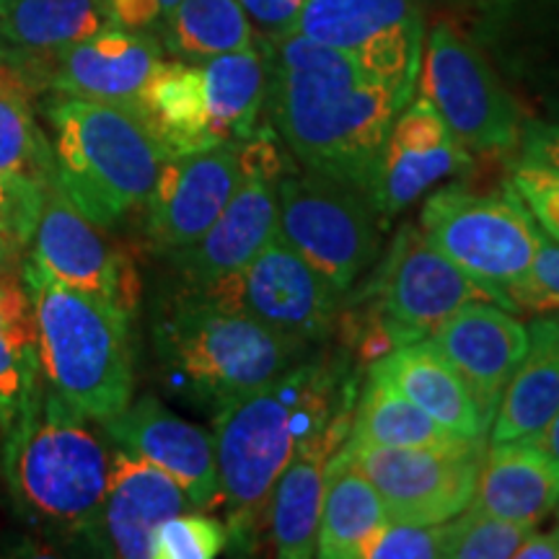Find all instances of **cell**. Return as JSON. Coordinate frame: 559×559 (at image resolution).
I'll use <instances>...</instances> for the list:
<instances>
[{
  "label": "cell",
  "instance_id": "1",
  "mask_svg": "<svg viewBox=\"0 0 559 559\" xmlns=\"http://www.w3.org/2000/svg\"><path fill=\"white\" fill-rule=\"evenodd\" d=\"M264 55L272 122L283 143L306 169L366 194L391 122L409 96L298 32L264 45Z\"/></svg>",
  "mask_w": 559,
  "mask_h": 559
},
{
  "label": "cell",
  "instance_id": "2",
  "mask_svg": "<svg viewBox=\"0 0 559 559\" xmlns=\"http://www.w3.org/2000/svg\"><path fill=\"white\" fill-rule=\"evenodd\" d=\"M353 407V383L342 366L313 360L290 366L267 386L215 412V508L226 510L228 536H260L272 489L290 459Z\"/></svg>",
  "mask_w": 559,
  "mask_h": 559
},
{
  "label": "cell",
  "instance_id": "3",
  "mask_svg": "<svg viewBox=\"0 0 559 559\" xmlns=\"http://www.w3.org/2000/svg\"><path fill=\"white\" fill-rule=\"evenodd\" d=\"M107 445L39 383L3 432V474L19 515L58 536H88L109 481Z\"/></svg>",
  "mask_w": 559,
  "mask_h": 559
},
{
  "label": "cell",
  "instance_id": "4",
  "mask_svg": "<svg viewBox=\"0 0 559 559\" xmlns=\"http://www.w3.org/2000/svg\"><path fill=\"white\" fill-rule=\"evenodd\" d=\"M58 185L99 228L143 205L169 158L138 109L58 94L47 104Z\"/></svg>",
  "mask_w": 559,
  "mask_h": 559
},
{
  "label": "cell",
  "instance_id": "5",
  "mask_svg": "<svg viewBox=\"0 0 559 559\" xmlns=\"http://www.w3.org/2000/svg\"><path fill=\"white\" fill-rule=\"evenodd\" d=\"M21 277L34 304L45 386L94 423L120 415L135 383L130 313L55 283L32 262Z\"/></svg>",
  "mask_w": 559,
  "mask_h": 559
},
{
  "label": "cell",
  "instance_id": "6",
  "mask_svg": "<svg viewBox=\"0 0 559 559\" xmlns=\"http://www.w3.org/2000/svg\"><path fill=\"white\" fill-rule=\"evenodd\" d=\"M296 342L243 313L181 296L156 324V353L177 389L221 412L267 386L298 355Z\"/></svg>",
  "mask_w": 559,
  "mask_h": 559
},
{
  "label": "cell",
  "instance_id": "7",
  "mask_svg": "<svg viewBox=\"0 0 559 559\" xmlns=\"http://www.w3.org/2000/svg\"><path fill=\"white\" fill-rule=\"evenodd\" d=\"M419 234L477 280L498 306L502 290L531 270L544 239L513 185L495 192H474L464 185L440 187L425 200Z\"/></svg>",
  "mask_w": 559,
  "mask_h": 559
},
{
  "label": "cell",
  "instance_id": "8",
  "mask_svg": "<svg viewBox=\"0 0 559 559\" xmlns=\"http://www.w3.org/2000/svg\"><path fill=\"white\" fill-rule=\"evenodd\" d=\"M479 300L495 304L477 280L432 249L423 234L404 228L376 275L368 313L353 324L360 360L373 362L394 347L432 337L443 321Z\"/></svg>",
  "mask_w": 559,
  "mask_h": 559
},
{
  "label": "cell",
  "instance_id": "9",
  "mask_svg": "<svg viewBox=\"0 0 559 559\" xmlns=\"http://www.w3.org/2000/svg\"><path fill=\"white\" fill-rule=\"evenodd\" d=\"M419 94L440 111L449 130L469 151L506 153L519 148L523 104L502 83L485 50L449 21L428 32L419 60Z\"/></svg>",
  "mask_w": 559,
  "mask_h": 559
},
{
  "label": "cell",
  "instance_id": "10",
  "mask_svg": "<svg viewBox=\"0 0 559 559\" xmlns=\"http://www.w3.org/2000/svg\"><path fill=\"white\" fill-rule=\"evenodd\" d=\"M277 236L334 290L347 293L379 257V215L345 181L306 169L277 181Z\"/></svg>",
  "mask_w": 559,
  "mask_h": 559
},
{
  "label": "cell",
  "instance_id": "11",
  "mask_svg": "<svg viewBox=\"0 0 559 559\" xmlns=\"http://www.w3.org/2000/svg\"><path fill=\"white\" fill-rule=\"evenodd\" d=\"M187 296L251 317L296 345L324 337L332 330L340 300L326 277L280 236L241 270L202 288H187Z\"/></svg>",
  "mask_w": 559,
  "mask_h": 559
},
{
  "label": "cell",
  "instance_id": "12",
  "mask_svg": "<svg viewBox=\"0 0 559 559\" xmlns=\"http://www.w3.org/2000/svg\"><path fill=\"white\" fill-rule=\"evenodd\" d=\"M345 449L381 495L389 521L436 526L472 502L485 459V438L453 449H379L345 440Z\"/></svg>",
  "mask_w": 559,
  "mask_h": 559
},
{
  "label": "cell",
  "instance_id": "13",
  "mask_svg": "<svg viewBox=\"0 0 559 559\" xmlns=\"http://www.w3.org/2000/svg\"><path fill=\"white\" fill-rule=\"evenodd\" d=\"M298 34L340 50L412 99L425 29L415 0H304Z\"/></svg>",
  "mask_w": 559,
  "mask_h": 559
},
{
  "label": "cell",
  "instance_id": "14",
  "mask_svg": "<svg viewBox=\"0 0 559 559\" xmlns=\"http://www.w3.org/2000/svg\"><path fill=\"white\" fill-rule=\"evenodd\" d=\"M249 174L218 221L192 247L174 251L187 288H202L241 270L277 236V181L283 156L267 130L247 140Z\"/></svg>",
  "mask_w": 559,
  "mask_h": 559
},
{
  "label": "cell",
  "instance_id": "15",
  "mask_svg": "<svg viewBox=\"0 0 559 559\" xmlns=\"http://www.w3.org/2000/svg\"><path fill=\"white\" fill-rule=\"evenodd\" d=\"M29 262L66 288L86 293L128 313L135 309V270L104 241L102 228L68 200L58 185V174L45 187L29 243Z\"/></svg>",
  "mask_w": 559,
  "mask_h": 559
},
{
  "label": "cell",
  "instance_id": "16",
  "mask_svg": "<svg viewBox=\"0 0 559 559\" xmlns=\"http://www.w3.org/2000/svg\"><path fill=\"white\" fill-rule=\"evenodd\" d=\"M247 140L174 153L148 194V230L160 249H187L218 221L249 174Z\"/></svg>",
  "mask_w": 559,
  "mask_h": 559
},
{
  "label": "cell",
  "instance_id": "17",
  "mask_svg": "<svg viewBox=\"0 0 559 559\" xmlns=\"http://www.w3.org/2000/svg\"><path fill=\"white\" fill-rule=\"evenodd\" d=\"M469 166V148L459 143L430 99L419 94L391 122L366 198L381 221H391L440 181L459 177Z\"/></svg>",
  "mask_w": 559,
  "mask_h": 559
},
{
  "label": "cell",
  "instance_id": "18",
  "mask_svg": "<svg viewBox=\"0 0 559 559\" xmlns=\"http://www.w3.org/2000/svg\"><path fill=\"white\" fill-rule=\"evenodd\" d=\"M428 340L469 389L485 428H492L502 394L526 355L528 326L513 311L479 300L453 313Z\"/></svg>",
  "mask_w": 559,
  "mask_h": 559
},
{
  "label": "cell",
  "instance_id": "19",
  "mask_svg": "<svg viewBox=\"0 0 559 559\" xmlns=\"http://www.w3.org/2000/svg\"><path fill=\"white\" fill-rule=\"evenodd\" d=\"M104 428L122 451L169 474L185 489L194 510L215 508L218 466L213 432L179 417L156 396L130 402L120 415L107 419Z\"/></svg>",
  "mask_w": 559,
  "mask_h": 559
},
{
  "label": "cell",
  "instance_id": "20",
  "mask_svg": "<svg viewBox=\"0 0 559 559\" xmlns=\"http://www.w3.org/2000/svg\"><path fill=\"white\" fill-rule=\"evenodd\" d=\"M160 62L158 41L148 34L107 26L55 55L39 79L50 83L55 94L138 109Z\"/></svg>",
  "mask_w": 559,
  "mask_h": 559
},
{
  "label": "cell",
  "instance_id": "21",
  "mask_svg": "<svg viewBox=\"0 0 559 559\" xmlns=\"http://www.w3.org/2000/svg\"><path fill=\"white\" fill-rule=\"evenodd\" d=\"M194 508L169 474L128 451H115L99 515L88 531L109 557L151 559L153 531L171 515Z\"/></svg>",
  "mask_w": 559,
  "mask_h": 559
},
{
  "label": "cell",
  "instance_id": "22",
  "mask_svg": "<svg viewBox=\"0 0 559 559\" xmlns=\"http://www.w3.org/2000/svg\"><path fill=\"white\" fill-rule=\"evenodd\" d=\"M111 24L104 0H0V68L39 75L66 47Z\"/></svg>",
  "mask_w": 559,
  "mask_h": 559
},
{
  "label": "cell",
  "instance_id": "23",
  "mask_svg": "<svg viewBox=\"0 0 559 559\" xmlns=\"http://www.w3.org/2000/svg\"><path fill=\"white\" fill-rule=\"evenodd\" d=\"M353 409H347L324 432L311 438L290 459L285 472L280 474L267 508V526L272 544L277 549V557H317L326 466H330V459L334 453L345 445L349 436V423H353Z\"/></svg>",
  "mask_w": 559,
  "mask_h": 559
},
{
  "label": "cell",
  "instance_id": "24",
  "mask_svg": "<svg viewBox=\"0 0 559 559\" xmlns=\"http://www.w3.org/2000/svg\"><path fill=\"white\" fill-rule=\"evenodd\" d=\"M559 502V461L534 438L492 443L469 506L498 519L539 526Z\"/></svg>",
  "mask_w": 559,
  "mask_h": 559
},
{
  "label": "cell",
  "instance_id": "25",
  "mask_svg": "<svg viewBox=\"0 0 559 559\" xmlns=\"http://www.w3.org/2000/svg\"><path fill=\"white\" fill-rule=\"evenodd\" d=\"M368 373L379 376L381 381L394 386L412 404L428 412L436 423L453 430L456 436H487L469 389L464 386V381L459 379V373L432 340L394 347L383 358L370 362Z\"/></svg>",
  "mask_w": 559,
  "mask_h": 559
},
{
  "label": "cell",
  "instance_id": "26",
  "mask_svg": "<svg viewBox=\"0 0 559 559\" xmlns=\"http://www.w3.org/2000/svg\"><path fill=\"white\" fill-rule=\"evenodd\" d=\"M559 409V317H534L528 347L515 368L498 415L492 419V443L534 438Z\"/></svg>",
  "mask_w": 559,
  "mask_h": 559
},
{
  "label": "cell",
  "instance_id": "27",
  "mask_svg": "<svg viewBox=\"0 0 559 559\" xmlns=\"http://www.w3.org/2000/svg\"><path fill=\"white\" fill-rule=\"evenodd\" d=\"M202 96L213 145L249 140L267 104L270 73L264 45L200 60Z\"/></svg>",
  "mask_w": 559,
  "mask_h": 559
},
{
  "label": "cell",
  "instance_id": "28",
  "mask_svg": "<svg viewBox=\"0 0 559 559\" xmlns=\"http://www.w3.org/2000/svg\"><path fill=\"white\" fill-rule=\"evenodd\" d=\"M474 41L515 81L559 55V0H481Z\"/></svg>",
  "mask_w": 559,
  "mask_h": 559
},
{
  "label": "cell",
  "instance_id": "29",
  "mask_svg": "<svg viewBox=\"0 0 559 559\" xmlns=\"http://www.w3.org/2000/svg\"><path fill=\"white\" fill-rule=\"evenodd\" d=\"M386 521L389 513L381 495L342 445L326 466L317 557L358 559L360 544Z\"/></svg>",
  "mask_w": 559,
  "mask_h": 559
},
{
  "label": "cell",
  "instance_id": "30",
  "mask_svg": "<svg viewBox=\"0 0 559 559\" xmlns=\"http://www.w3.org/2000/svg\"><path fill=\"white\" fill-rule=\"evenodd\" d=\"M41 383L34 304L16 270L0 272V430H9Z\"/></svg>",
  "mask_w": 559,
  "mask_h": 559
},
{
  "label": "cell",
  "instance_id": "31",
  "mask_svg": "<svg viewBox=\"0 0 559 559\" xmlns=\"http://www.w3.org/2000/svg\"><path fill=\"white\" fill-rule=\"evenodd\" d=\"M138 111L169 156L215 148L207 130L200 66L160 62L140 96Z\"/></svg>",
  "mask_w": 559,
  "mask_h": 559
},
{
  "label": "cell",
  "instance_id": "32",
  "mask_svg": "<svg viewBox=\"0 0 559 559\" xmlns=\"http://www.w3.org/2000/svg\"><path fill=\"white\" fill-rule=\"evenodd\" d=\"M474 438H461L436 423L379 376L368 373L360 402H355L347 443L379 449H453Z\"/></svg>",
  "mask_w": 559,
  "mask_h": 559
},
{
  "label": "cell",
  "instance_id": "33",
  "mask_svg": "<svg viewBox=\"0 0 559 559\" xmlns=\"http://www.w3.org/2000/svg\"><path fill=\"white\" fill-rule=\"evenodd\" d=\"M164 21L166 47L187 60H207L260 45L239 0H179Z\"/></svg>",
  "mask_w": 559,
  "mask_h": 559
},
{
  "label": "cell",
  "instance_id": "34",
  "mask_svg": "<svg viewBox=\"0 0 559 559\" xmlns=\"http://www.w3.org/2000/svg\"><path fill=\"white\" fill-rule=\"evenodd\" d=\"M0 177L47 185L55 179L50 140L41 135L24 81L0 68Z\"/></svg>",
  "mask_w": 559,
  "mask_h": 559
},
{
  "label": "cell",
  "instance_id": "35",
  "mask_svg": "<svg viewBox=\"0 0 559 559\" xmlns=\"http://www.w3.org/2000/svg\"><path fill=\"white\" fill-rule=\"evenodd\" d=\"M534 526L489 515L466 506L459 515L445 521V557L451 559H508Z\"/></svg>",
  "mask_w": 559,
  "mask_h": 559
},
{
  "label": "cell",
  "instance_id": "36",
  "mask_svg": "<svg viewBox=\"0 0 559 559\" xmlns=\"http://www.w3.org/2000/svg\"><path fill=\"white\" fill-rule=\"evenodd\" d=\"M47 185L0 177V272L13 270L21 251L29 249Z\"/></svg>",
  "mask_w": 559,
  "mask_h": 559
},
{
  "label": "cell",
  "instance_id": "37",
  "mask_svg": "<svg viewBox=\"0 0 559 559\" xmlns=\"http://www.w3.org/2000/svg\"><path fill=\"white\" fill-rule=\"evenodd\" d=\"M226 523L185 510L153 531L151 559H213L226 549Z\"/></svg>",
  "mask_w": 559,
  "mask_h": 559
},
{
  "label": "cell",
  "instance_id": "38",
  "mask_svg": "<svg viewBox=\"0 0 559 559\" xmlns=\"http://www.w3.org/2000/svg\"><path fill=\"white\" fill-rule=\"evenodd\" d=\"M502 309L531 317H559V243L542 239L531 270L502 290Z\"/></svg>",
  "mask_w": 559,
  "mask_h": 559
},
{
  "label": "cell",
  "instance_id": "39",
  "mask_svg": "<svg viewBox=\"0 0 559 559\" xmlns=\"http://www.w3.org/2000/svg\"><path fill=\"white\" fill-rule=\"evenodd\" d=\"M445 557V523L417 526V523L386 521L360 544L358 559H438Z\"/></svg>",
  "mask_w": 559,
  "mask_h": 559
},
{
  "label": "cell",
  "instance_id": "40",
  "mask_svg": "<svg viewBox=\"0 0 559 559\" xmlns=\"http://www.w3.org/2000/svg\"><path fill=\"white\" fill-rule=\"evenodd\" d=\"M510 185L526 202L528 213L539 223L544 234L559 241V174L536 169L515 160L510 169Z\"/></svg>",
  "mask_w": 559,
  "mask_h": 559
},
{
  "label": "cell",
  "instance_id": "41",
  "mask_svg": "<svg viewBox=\"0 0 559 559\" xmlns=\"http://www.w3.org/2000/svg\"><path fill=\"white\" fill-rule=\"evenodd\" d=\"M510 83H513L519 102L526 99L531 109L539 115V120L559 122V55L526 70Z\"/></svg>",
  "mask_w": 559,
  "mask_h": 559
},
{
  "label": "cell",
  "instance_id": "42",
  "mask_svg": "<svg viewBox=\"0 0 559 559\" xmlns=\"http://www.w3.org/2000/svg\"><path fill=\"white\" fill-rule=\"evenodd\" d=\"M257 37L264 45H275L296 32L304 0H239Z\"/></svg>",
  "mask_w": 559,
  "mask_h": 559
},
{
  "label": "cell",
  "instance_id": "43",
  "mask_svg": "<svg viewBox=\"0 0 559 559\" xmlns=\"http://www.w3.org/2000/svg\"><path fill=\"white\" fill-rule=\"evenodd\" d=\"M519 164L559 174V122L526 117L519 140Z\"/></svg>",
  "mask_w": 559,
  "mask_h": 559
},
{
  "label": "cell",
  "instance_id": "44",
  "mask_svg": "<svg viewBox=\"0 0 559 559\" xmlns=\"http://www.w3.org/2000/svg\"><path fill=\"white\" fill-rule=\"evenodd\" d=\"M179 0H104L111 24L122 29L145 32L174 11Z\"/></svg>",
  "mask_w": 559,
  "mask_h": 559
},
{
  "label": "cell",
  "instance_id": "45",
  "mask_svg": "<svg viewBox=\"0 0 559 559\" xmlns=\"http://www.w3.org/2000/svg\"><path fill=\"white\" fill-rule=\"evenodd\" d=\"M519 559H559V536L551 531V534H539V531H528L526 539L521 542V547L515 549Z\"/></svg>",
  "mask_w": 559,
  "mask_h": 559
},
{
  "label": "cell",
  "instance_id": "46",
  "mask_svg": "<svg viewBox=\"0 0 559 559\" xmlns=\"http://www.w3.org/2000/svg\"><path fill=\"white\" fill-rule=\"evenodd\" d=\"M534 440L549 453L551 459L559 461V409H557V415L547 423V428H544L542 432H536Z\"/></svg>",
  "mask_w": 559,
  "mask_h": 559
},
{
  "label": "cell",
  "instance_id": "47",
  "mask_svg": "<svg viewBox=\"0 0 559 559\" xmlns=\"http://www.w3.org/2000/svg\"><path fill=\"white\" fill-rule=\"evenodd\" d=\"M555 534L559 536V502H557V528H555Z\"/></svg>",
  "mask_w": 559,
  "mask_h": 559
},
{
  "label": "cell",
  "instance_id": "48",
  "mask_svg": "<svg viewBox=\"0 0 559 559\" xmlns=\"http://www.w3.org/2000/svg\"><path fill=\"white\" fill-rule=\"evenodd\" d=\"M0 436H3V430H0Z\"/></svg>",
  "mask_w": 559,
  "mask_h": 559
}]
</instances>
